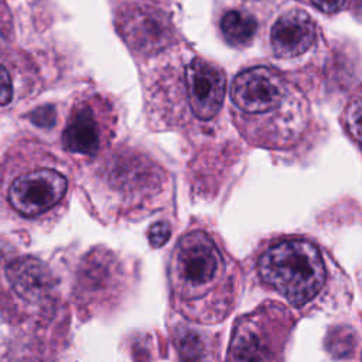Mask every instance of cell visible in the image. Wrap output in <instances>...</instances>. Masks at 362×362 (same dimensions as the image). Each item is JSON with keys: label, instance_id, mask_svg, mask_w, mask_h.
<instances>
[{"label": "cell", "instance_id": "cell-1", "mask_svg": "<svg viewBox=\"0 0 362 362\" xmlns=\"http://www.w3.org/2000/svg\"><path fill=\"white\" fill-rule=\"evenodd\" d=\"M168 281L173 307L198 324L223 321L239 297L238 266L205 230H189L177 240Z\"/></svg>", "mask_w": 362, "mask_h": 362}, {"label": "cell", "instance_id": "cell-2", "mask_svg": "<svg viewBox=\"0 0 362 362\" xmlns=\"http://www.w3.org/2000/svg\"><path fill=\"white\" fill-rule=\"evenodd\" d=\"M288 92L283 76L267 66L249 68L235 76L230 100L240 113L247 140L263 147L280 148L298 137L304 123L283 116Z\"/></svg>", "mask_w": 362, "mask_h": 362}, {"label": "cell", "instance_id": "cell-3", "mask_svg": "<svg viewBox=\"0 0 362 362\" xmlns=\"http://www.w3.org/2000/svg\"><path fill=\"white\" fill-rule=\"evenodd\" d=\"M256 267L260 281L296 308L313 303L328 277L320 247L303 238L273 242L260 253Z\"/></svg>", "mask_w": 362, "mask_h": 362}, {"label": "cell", "instance_id": "cell-4", "mask_svg": "<svg viewBox=\"0 0 362 362\" xmlns=\"http://www.w3.org/2000/svg\"><path fill=\"white\" fill-rule=\"evenodd\" d=\"M293 314L277 303H266L236 320L226 362H283L294 328Z\"/></svg>", "mask_w": 362, "mask_h": 362}, {"label": "cell", "instance_id": "cell-5", "mask_svg": "<svg viewBox=\"0 0 362 362\" xmlns=\"http://www.w3.org/2000/svg\"><path fill=\"white\" fill-rule=\"evenodd\" d=\"M68 191V178L54 167H34L16 175L7 188L10 206L24 218L54 209Z\"/></svg>", "mask_w": 362, "mask_h": 362}, {"label": "cell", "instance_id": "cell-6", "mask_svg": "<svg viewBox=\"0 0 362 362\" xmlns=\"http://www.w3.org/2000/svg\"><path fill=\"white\" fill-rule=\"evenodd\" d=\"M185 89L192 115L198 120H211L222 107L226 79L221 68L195 57L185 68Z\"/></svg>", "mask_w": 362, "mask_h": 362}, {"label": "cell", "instance_id": "cell-7", "mask_svg": "<svg viewBox=\"0 0 362 362\" xmlns=\"http://www.w3.org/2000/svg\"><path fill=\"white\" fill-rule=\"evenodd\" d=\"M123 40L141 54H153L167 47L173 37L168 17L161 10L136 6L126 10L119 21Z\"/></svg>", "mask_w": 362, "mask_h": 362}, {"label": "cell", "instance_id": "cell-8", "mask_svg": "<svg viewBox=\"0 0 362 362\" xmlns=\"http://www.w3.org/2000/svg\"><path fill=\"white\" fill-rule=\"evenodd\" d=\"M315 24L304 10H288L272 27V49L279 58L298 57L310 49L315 41Z\"/></svg>", "mask_w": 362, "mask_h": 362}, {"label": "cell", "instance_id": "cell-9", "mask_svg": "<svg viewBox=\"0 0 362 362\" xmlns=\"http://www.w3.org/2000/svg\"><path fill=\"white\" fill-rule=\"evenodd\" d=\"M64 147L76 154L93 156L102 146V129L89 106L79 107L69 119L64 134Z\"/></svg>", "mask_w": 362, "mask_h": 362}, {"label": "cell", "instance_id": "cell-10", "mask_svg": "<svg viewBox=\"0 0 362 362\" xmlns=\"http://www.w3.org/2000/svg\"><path fill=\"white\" fill-rule=\"evenodd\" d=\"M8 280L14 290L27 300L38 301L51 290L49 274L35 259L27 257L10 264Z\"/></svg>", "mask_w": 362, "mask_h": 362}, {"label": "cell", "instance_id": "cell-11", "mask_svg": "<svg viewBox=\"0 0 362 362\" xmlns=\"http://www.w3.org/2000/svg\"><path fill=\"white\" fill-rule=\"evenodd\" d=\"M173 342L180 362H208L211 348L202 332L187 325H178L173 332Z\"/></svg>", "mask_w": 362, "mask_h": 362}, {"label": "cell", "instance_id": "cell-12", "mask_svg": "<svg viewBox=\"0 0 362 362\" xmlns=\"http://www.w3.org/2000/svg\"><path fill=\"white\" fill-rule=\"evenodd\" d=\"M221 30L228 44L242 47L253 40L257 31V21L246 11L230 10L222 17Z\"/></svg>", "mask_w": 362, "mask_h": 362}, {"label": "cell", "instance_id": "cell-13", "mask_svg": "<svg viewBox=\"0 0 362 362\" xmlns=\"http://www.w3.org/2000/svg\"><path fill=\"white\" fill-rule=\"evenodd\" d=\"M361 116H362V103L359 98H355L348 109L346 120H348V129L351 132V136L356 143L361 140Z\"/></svg>", "mask_w": 362, "mask_h": 362}, {"label": "cell", "instance_id": "cell-14", "mask_svg": "<svg viewBox=\"0 0 362 362\" xmlns=\"http://www.w3.org/2000/svg\"><path fill=\"white\" fill-rule=\"evenodd\" d=\"M170 235H171V228L165 221L156 222L148 229V240L154 247H160L164 243H167V240L170 239Z\"/></svg>", "mask_w": 362, "mask_h": 362}, {"label": "cell", "instance_id": "cell-15", "mask_svg": "<svg viewBox=\"0 0 362 362\" xmlns=\"http://www.w3.org/2000/svg\"><path fill=\"white\" fill-rule=\"evenodd\" d=\"M13 98V83L7 69L0 64V105L10 103Z\"/></svg>", "mask_w": 362, "mask_h": 362}, {"label": "cell", "instance_id": "cell-16", "mask_svg": "<svg viewBox=\"0 0 362 362\" xmlns=\"http://www.w3.org/2000/svg\"><path fill=\"white\" fill-rule=\"evenodd\" d=\"M31 120L41 127H49L55 122V112L51 106H42L31 113Z\"/></svg>", "mask_w": 362, "mask_h": 362}, {"label": "cell", "instance_id": "cell-17", "mask_svg": "<svg viewBox=\"0 0 362 362\" xmlns=\"http://www.w3.org/2000/svg\"><path fill=\"white\" fill-rule=\"evenodd\" d=\"M311 3L322 13L332 14L342 8L345 0H311Z\"/></svg>", "mask_w": 362, "mask_h": 362}, {"label": "cell", "instance_id": "cell-18", "mask_svg": "<svg viewBox=\"0 0 362 362\" xmlns=\"http://www.w3.org/2000/svg\"><path fill=\"white\" fill-rule=\"evenodd\" d=\"M0 259H1V253H0Z\"/></svg>", "mask_w": 362, "mask_h": 362}]
</instances>
